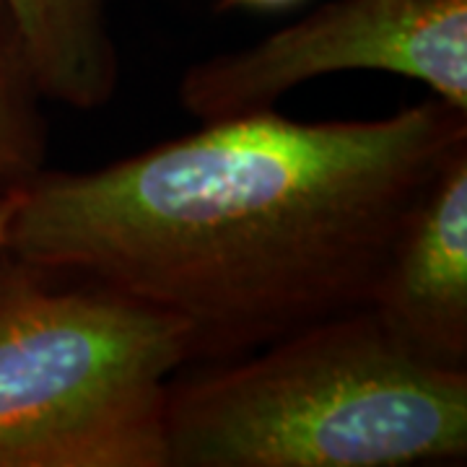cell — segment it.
Returning a JSON list of instances; mask_svg holds the SVG:
<instances>
[{
	"instance_id": "obj_5",
	"label": "cell",
	"mask_w": 467,
	"mask_h": 467,
	"mask_svg": "<svg viewBox=\"0 0 467 467\" xmlns=\"http://www.w3.org/2000/svg\"><path fill=\"white\" fill-rule=\"evenodd\" d=\"M368 306L416 356L467 367V146L410 213Z\"/></svg>"
},
{
	"instance_id": "obj_7",
	"label": "cell",
	"mask_w": 467,
	"mask_h": 467,
	"mask_svg": "<svg viewBox=\"0 0 467 467\" xmlns=\"http://www.w3.org/2000/svg\"><path fill=\"white\" fill-rule=\"evenodd\" d=\"M39 86L21 34L0 3V192L32 182L47 161Z\"/></svg>"
},
{
	"instance_id": "obj_6",
	"label": "cell",
	"mask_w": 467,
	"mask_h": 467,
	"mask_svg": "<svg viewBox=\"0 0 467 467\" xmlns=\"http://www.w3.org/2000/svg\"><path fill=\"white\" fill-rule=\"evenodd\" d=\"M16 24L39 94L78 112L107 107L119 55L107 0H0Z\"/></svg>"
},
{
	"instance_id": "obj_8",
	"label": "cell",
	"mask_w": 467,
	"mask_h": 467,
	"mask_svg": "<svg viewBox=\"0 0 467 467\" xmlns=\"http://www.w3.org/2000/svg\"><path fill=\"white\" fill-rule=\"evenodd\" d=\"M18 195H21V187L0 192V252L5 250V236H8V226H11V218L18 205Z\"/></svg>"
},
{
	"instance_id": "obj_1",
	"label": "cell",
	"mask_w": 467,
	"mask_h": 467,
	"mask_svg": "<svg viewBox=\"0 0 467 467\" xmlns=\"http://www.w3.org/2000/svg\"><path fill=\"white\" fill-rule=\"evenodd\" d=\"M467 112L439 97L377 119L263 109L91 171L21 187L5 252L180 317L192 358H234L371 304Z\"/></svg>"
},
{
	"instance_id": "obj_3",
	"label": "cell",
	"mask_w": 467,
	"mask_h": 467,
	"mask_svg": "<svg viewBox=\"0 0 467 467\" xmlns=\"http://www.w3.org/2000/svg\"><path fill=\"white\" fill-rule=\"evenodd\" d=\"M190 358L180 317L3 250L0 467H169V384Z\"/></svg>"
},
{
	"instance_id": "obj_9",
	"label": "cell",
	"mask_w": 467,
	"mask_h": 467,
	"mask_svg": "<svg viewBox=\"0 0 467 467\" xmlns=\"http://www.w3.org/2000/svg\"><path fill=\"white\" fill-rule=\"evenodd\" d=\"M301 0H223L229 8H254V11H284Z\"/></svg>"
},
{
	"instance_id": "obj_2",
	"label": "cell",
	"mask_w": 467,
	"mask_h": 467,
	"mask_svg": "<svg viewBox=\"0 0 467 467\" xmlns=\"http://www.w3.org/2000/svg\"><path fill=\"white\" fill-rule=\"evenodd\" d=\"M169 467H410L467 457V367L405 348L371 306L171 379Z\"/></svg>"
},
{
	"instance_id": "obj_4",
	"label": "cell",
	"mask_w": 467,
	"mask_h": 467,
	"mask_svg": "<svg viewBox=\"0 0 467 467\" xmlns=\"http://www.w3.org/2000/svg\"><path fill=\"white\" fill-rule=\"evenodd\" d=\"M340 70L402 76L467 112V0H333L247 50L187 67L180 104L202 125L221 122Z\"/></svg>"
}]
</instances>
